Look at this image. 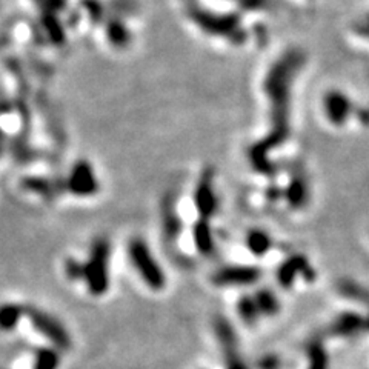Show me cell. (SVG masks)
Listing matches in <instances>:
<instances>
[{
  "instance_id": "21",
  "label": "cell",
  "mask_w": 369,
  "mask_h": 369,
  "mask_svg": "<svg viewBox=\"0 0 369 369\" xmlns=\"http://www.w3.org/2000/svg\"><path fill=\"white\" fill-rule=\"evenodd\" d=\"M223 361H225V369H251L245 359L242 357L240 351L223 355Z\"/></svg>"
},
{
  "instance_id": "17",
  "label": "cell",
  "mask_w": 369,
  "mask_h": 369,
  "mask_svg": "<svg viewBox=\"0 0 369 369\" xmlns=\"http://www.w3.org/2000/svg\"><path fill=\"white\" fill-rule=\"evenodd\" d=\"M61 352L54 346H42L34 352L31 369H59L61 366Z\"/></svg>"
},
{
  "instance_id": "3",
  "label": "cell",
  "mask_w": 369,
  "mask_h": 369,
  "mask_svg": "<svg viewBox=\"0 0 369 369\" xmlns=\"http://www.w3.org/2000/svg\"><path fill=\"white\" fill-rule=\"evenodd\" d=\"M26 320L31 323L34 331L43 337L51 346H54L59 351H68L72 348V339L65 328L63 323L56 315L43 311L37 306L26 305Z\"/></svg>"
},
{
  "instance_id": "20",
  "label": "cell",
  "mask_w": 369,
  "mask_h": 369,
  "mask_svg": "<svg viewBox=\"0 0 369 369\" xmlns=\"http://www.w3.org/2000/svg\"><path fill=\"white\" fill-rule=\"evenodd\" d=\"M63 273L67 279L71 282H83L85 275V263L83 260H78L76 257H68L63 262Z\"/></svg>"
},
{
  "instance_id": "6",
  "label": "cell",
  "mask_w": 369,
  "mask_h": 369,
  "mask_svg": "<svg viewBox=\"0 0 369 369\" xmlns=\"http://www.w3.org/2000/svg\"><path fill=\"white\" fill-rule=\"evenodd\" d=\"M360 334H369L368 315L359 313L357 309L339 313L326 328V335L333 339H354Z\"/></svg>"
},
{
  "instance_id": "13",
  "label": "cell",
  "mask_w": 369,
  "mask_h": 369,
  "mask_svg": "<svg viewBox=\"0 0 369 369\" xmlns=\"http://www.w3.org/2000/svg\"><path fill=\"white\" fill-rule=\"evenodd\" d=\"M337 294L341 299L354 303L357 306H365L369 311V289L359 282L344 279L337 283Z\"/></svg>"
},
{
  "instance_id": "18",
  "label": "cell",
  "mask_w": 369,
  "mask_h": 369,
  "mask_svg": "<svg viewBox=\"0 0 369 369\" xmlns=\"http://www.w3.org/2000/svg\"><path fill=\"white\" fill-rule=\"evenodd\" d=\"M163 235L167 237L169 242H176L180 237L182 233V220L177 215L174 208H167L163 214Z\"/></svg>"
},
{
  "instance_id": "2",
  "label": "cell",
  "mask_w": 369,
  "mask_h": 369,
  "mask_svg": "<svg viewBox=\"0 0 369 369\" xmlns=\"http://www.w3.org/2000/svg\"><path fill=\"white\" fill-rule=\"evenodd\" d=\"M128 259L138 279L149 291L162 293L168 285V277L163 266L157 262L154 253L142 237H133L128 243Z\"/></svg>"
},
{
  "instance_id": "5",
  "label": "cell",
  "mask_w": 369,
  "mask_h": 369,
  "mask_svg": "<svg viewBox=\"0 0 369 369\" xmlns=\"http://www.w3.org/2000/svg\"><path fill=\"white\" fill-rule=\"evenodd\" d=\"M315 269L308 260L306 255L294 253L288 255L285 260L280 262V265L275 269V280L279 286L283 289H293L297 282L302 279L305 282H314L315 280Z\"/></svg>"
},
{
  "instance_id": "16",
  "label": "cell",
  "mask_w": 369,
  "mask_h": 369,
  "mask_svg": "<svg viewBox=\"0 0 369 369\" xmlns=\"http://www.w3.org/2000/svg\"><path fill=\"white\" fill-rule=\"evenodd\" d=\"M235 309L239 319L243 321V325L246 326H254L262 319L254 294H243L242 297L237 300Z\"/></svg>"
},
{
  "instance_id": "15",
  "label": "cell",
  "mask_w": 369,
  "mask_h": 369,
  "mask_svg": "<svg viewBox=\"0 0 369 369\" xmlns=\"http://www.w3.org/2000/svg\"><path fill=\"white\" fill-rule=\"evenodd\" d=\"M23 319H26V305L16 302L3 303L2 313H0V323L5 333L14 331Z\"/></svg>"
},
{
  "instance_id": "19",
  "label": "cell",
  "mask_w": 369,
  "mask_h": 369,
  "mask_svg": "<svg viewBox=\"0 0 369 369\" xmlns=\"http://www.w3.org/2000/svg\"><path fill=\"white\" fill-rule=\"evenodd\" d=\"M306 188L305 183L302 180L295 179L291 183H289V188L286 189V202L288 205L294 208V209H300L302 207H305L306 203Z\"/></svg>"
},
{
  "instance_id": "14",
  "label": "cell",
  "mask_w": 369,
  "mask_h": 369,
  "mask_svg": "<svg viewBox=\"0 0 369 369\" xmlns=\"http://www.w3.org/2000/svg\"><path fill=\"white\" fill-rule=\"evenodd\" d=\"M262 317H275L282 311V302L271 288H259L254 293Z\"/></svg>"
},
{
  "instance_id": "1",
  "label": "cell",
  "mask_w": 369,
  "mask_h": 369,
  "mask_svg": "<svg viewBox=\"0 0 369 369\" xmlns=\"http://www.w3.org/2000/svg\"><path fill=\"white\" fill-rule=\"evenodd\" d=\"M109 260L111 245L107 237H97L91 243L88 257L83 260V285L92 297H103L109 291Z\"/></svg>"
},
{
  "instance_id": "4",
  "label": "cell",
  "mask_w": 369,
  "mask_h": 369,
  "mask_svg": "<svg viewBox=\"0 0 369 369\" xmlns=\"http://www.w3.org/2000/svg\"><path fill=\"white\" fill-rule=\"evenodd\" d=\"M262 277L260 266L251 263H233L217 268L209 275V282L215 288H248L259 283Z\"/></svg>"
},
{
  "instance_id": "11",
  "label": "cell",
  "mask_w": 369,
  "mask_h": 369,
  "mask_svg": "<svg viewBox=\"0 0 369 369\" xmlns=\"http://www.w3.org/2000/svg\"><path fill=\"white\" fill-rule=\"evenodd\" d=\"M245 249L255 259L268 255L274 248V239L268 231L262 228H251L245 234Z\"/></svg>"
},
{
  "instance_id": "12",
  "label": "cell",
  "mask_w": 369,
  "mask_h": 369,
  "mask_svg": "<svg viewBox=\"0 0 369 369\" xmlns=\"http://www.w3.org/2000/svg\"><path fill=\"white\" fill-rule=\"evenodd\" d=\"M331 360L321 337H314L305 345V369H329Z\"/></svg>"
},
{
  "instance_id": "7",
  "label": "cell",
  "mask_w": 369,
  "mask_h": 369,
  "mask_svg": "<svg viewBox=\"0 0 369 369\" xmlns=\"http://www.w3.org/2000/svg\"><path fill=\"white\" fill-rule=\"evenodd\" d=\"M194 205L199 214V219L211 220L217 213V196L214 191L213 176L207 174L202 177L194 193Z\"/></svg>"
},
{
  "instance_id": "22",
  "label": "cell",
  "mask_w": 369,
  "mask_h": 369,
  "mask_svg": "<svg viewBox=\"0 0 369 369\" xmlns=\"http://www.w3.org/2000/svg\"><path fill=\"white\" fill-rule=\"evenodd\" d=\"M257 369H280L282 368V360L279 355L275 354H266L257 360L255 363Z\"/></svg>"
},
{
  "instance_id": "9",
  "label": "cell",
  "mask_w": 369,
  "mask_h": 369,
  "mask_svg": "<svg viewBox=\"0 0 369 369\" xmlns=\"http://www.w3.org/2000/svg\"><path fill=\"white\" fill-rule=\"evenodd\" d=\"M213 329L215 340L217 344H219L223 355L239 352V335H237L234 326L231 325V321L226 317H223V315L215 317Z\"/></svg>"
},
{
  "instance_id": "10",
  "label": "cell",
  "mask_w": 369,
  "mask_h": 369,
  "mask_svg": "<svg viewBox=\"0 0 369 369\" xmlns=\"http://www.w3.org/2000/svg\"><path fill=\"white\" fill-rule=\"evenodd\" d=\"M191 237H193L196 251L200 255L203 257L214 255L217 243L214 231L211 228V220H203V219L197 220L193 226V234H191Z\"/></svg>"
},
{
  "instance_id": "8",
  "label": "cell",
  "mask_w": 369,
  "mask_h": 369,
  "mask_svg": "<svg viewBox=\"0 0 369 369\" xmlns=\"http://www.w3.org/2000/svg\"><path fill=\"white\" fill-rule=\"evenodd\" d=\"M68 189L77 197H89L97 193L98 184L88 165H78L72 169L68 180Z\"/></svg>"
}]
</instances>
